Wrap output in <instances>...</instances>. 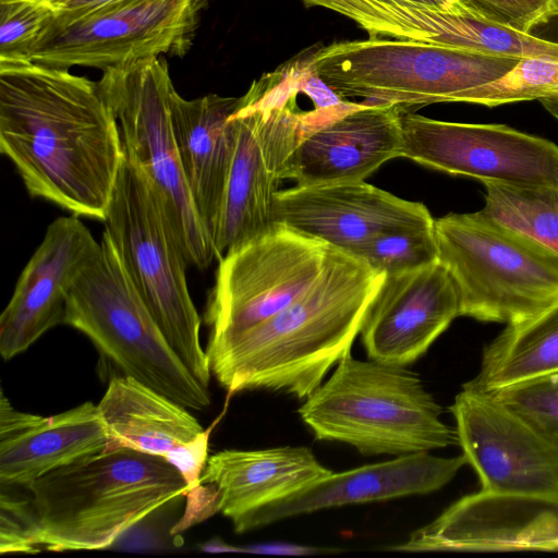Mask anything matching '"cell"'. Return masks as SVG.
<instances>
[{"instance_id": "obj_14", "label": "cell", "mask_w": 558, "mask_h": 558, "mask_svg": "<svg viewBox=\"0 0 558 558\" xmlns=\"http://www.w3.org/2000/svg\"><path fill=\"white\" fill-rule=\"evenodd\" d=\"M450 412L481 490L558 502V444L494 393L463 384Z\"/></svg>"}, {"instance_id": "obj_21", "label": "cell", "mask_w": 558, "mask_h": 558, "mask_svg": "<svg viewBox=\"0 0 558 558\" xmlns=\"http://www.w3.org/2000/svg\"><path fill=\"white\" fill-rule=\"evenodd\" d=\"M240 97L183 98L173 87L170 112L177 148L195 209L211 241L231 169Z\"/></svg>"}, {"instance_id": "obj_17", "label": "cell", "mask_w": 558, "mask_h": 558, "mask_svg": "<svg viewBox=\"0 0 558 558\" xmlns=\"http://www.w3.org/2000/svg\"><path fill=\"white\" fill-rule=\"evenodd\" d=\"M274 214L276 225L347 253L387 230L434 219L424 204L365 181L280 190Z\"/></svg>"}, {"instance_id": "obj_4", "label": "cell", "mask_w": 558, "mask_h": 558, "mask_svg": "<svg viewBox=\"0 0 558 558\" xmlns=\"http://www.w3.org/2000/svg\"><path fill=\"white\" fill-rule=\"evenodd\" d=\"M441 412L414 372L351 353L298 409L317 440L397 457L458 445Z\"/></svg>"}, {"instance_id": "obj_12", "label": "cell", "mask_w": 558, "mask_h": 558, "mask_svg": "<svg viewBox=\"0 0 558 558\" xmlns=\"http://www.w3.org/2000/svg\"><path fill=\"white\" fill-rule=\"evenodd\" d=\"M204 1L125 0L72 22L51 20L28 59L58 69L105 71L162 54L183 56Z\"/></svg>"}, {"instance_id": "obj_19", "label": "cell", "mask_w": 558, "mask_h": 558, "mask_svg": "<svg viewBox=\"0 0 558 558\" xmlns=\"http://www.w3.org/2000/svg\"><path fill=\"white\" fill-rule=\"evenodd\" d=\"M393 104L356 107L308 129L288 163L296 185L364 181L381 165L402 157L401 112Z\"/></svg>"}, {"instance_id": "obj_36", "label": "cell", "mask_w": 558, "mask_h": 558, "mask_svg": "<svg viewBox=\"0 0 558 558\" xmlns=\"http://www.w3.org/2000/svg\"><path fill=\"white\" fill-rule=\"evenodd\" d=\"M207 553H240V547L225 543L221 539H211L201 545Z\"/></svg>"}, {"instance_id": "obj_32", "label": "cell", "mask_w": 558, "mask_h": 558, "mask_svg": "<svg viewBox=\"0 0 558 558\" xmlns=\"http://www.w3.org/2000/svg\"><path fill=\"white\" fill-rule=\"evenodd\" d=\"M211 429L213 427L204 429L194 440L180 446L166 458V461L173 465L184 478L190 490L199 486L202 473L209 458L208 444Z\"/></svg>"}, {"instance_id": "obj_2", "label": "cell", "mask_w": 558, "mask_h": 558, "mask_svg": "<svg viewBox=\"0 0 558 558\" xmlns=\"http://www.w3.org/2000/svg\"><path fill=\"white\" fill-rule=\"evenodd\" d=\"M384 274L331 247L326 266L296 300L263 324L207 354L229 392L280 391L304 400L351 347Z\"/></svg>"}, {"instance_id": "obj_9", "label": "cell", "mask_w": 558, "mask_h": 558, "mask_svg": "<svg viewBox=\"0 0 558 558\" xmlns=\"http://www.w3.org/2000/svg\"><path fill=\"white\" fill-rule=\"evenodd\" d=\"M123 265L167 341L193 376L209 388L201 317L191 298L187 262L146 174L126 156L105 219Z\"/></svg>"}, {"instance_id": "obj_23", "label": "cell", "mask_w": 558, "mask_h": 558, "mask_svg": "<svg viewBox=\"0 0 558 558\" xmlns=\"http://www.w3.org/2000/svg\"><path fill=\"white\" fill-rule=\"evenodd\" d=\"M97 408L106 449L129 448L166 460L204 432L187 408L130 376H113Z\"/></svg>"}, {"instance_id": "obj_15", "label": "cell", "mask_w": 558, "mask_h": 558, "mask_svg": "<svg viewBox=\"0 0 558 558\" xmlns=\"http://www.w3.org/2000/svg\"><path fill=\"white\" fill-rule=\"evenodd\" d=\"M100 250L80 216L59 217L21 272L0 316V354L8 361L63 324L68 295Z\"/></svg>"}, {"instance_id": "obj_18", "label": "cell", "mask_w": 558, "mask_h": 558, "mask_svg": "<svg viewBox=\"0 0 558 558\" xmlns=\"http://www.w3.org/2000/svg\"><path fill=\"white\" fill-rule=\"evenodd\" d=\"M464 464L466 459L463 454L444 458L424 451L331 472L301 490L245 515L232 524L233 530L244 533L322 509L426 495L447 485Z\"/></svg>"}, {"instance_id": "obj_22", "label": "cell", "mask_w": 558, "mask_h": 558, "mask_svg": "<svg viewBox=\"0 0 558 558\" xmlns=\"http://www.w3.org/2000/svg\"><path fill=\"white\" fill-rule=\"evenodd\" d=\"M332 471L303 446L260 450L226 449L210 456L201 484L213 487L217 512L233 523L283 499Z\"/></svg>"}, {"instance_id": "obj_5", "label": "cell", "mask_w": 558, "mask_h": 558, "mask_svg": "<svg viewBox=\"0 0 558 558\" xmlns=\"http://www.w3.org/2000/svg\"><path fill=\"white\" fill-rule=\"evenodd\" d=\"M295 63L264 74L240 97L232 114L235 145L213 238L217 258L276 228L275 199L292 153L320 123L317 110L300 111Z\"/></svg>"}, {"instance_id": "obj_30", "label": "cell", "mask_w": 558, "mask_h": 558, "mask_svg": "<svg viewBox=\"0 0 558 558\" xmlns=\"http://www.w3.org/2000/svg\"><path fill=\"white\" fill-rule=\"evenodd\" d=\"M12 486L1 485L0 553L34 554L36 515L31 495L22 496Z\"/></svg>"}, {"instance_id": "obj_35", "label": "cell", "mask_w": 558, "mask_h": 558, "mask_svg": "<svg viewBox=\"0 0 558 558\" xmlns=\"http://www.w3.org/2000/svg\"><path fill=\"white\" fill-rule=\"evenodd\" d=\"M241 553L265 554V555H291L306 556L320 554V548L298 545L286 542L260 543L248 546H242Z\"/></svg>"}, {"instance_id": "obj_31", "label": "cell", "mask_w": 558, "mask_h": 558, "mask_svg": "<svg viewBox=\"0 0 558 558\" xmlns=\"http://www.w3.org/2000/svg\"><path fill=\"white\" fill-rule=\"evenodd\" d=\"M482 17L531 34L558 16V0H466Z\"/></svg>"}, {"instance_id": "obj_16", "label": "cell", "mask_w": 558, "mask_h": 558, "mask_svg": "<svg viewBox=\"0 0 558 558\" xmlns=\"http://www.w3.org/2000/svg\"><path fill=\"white\" fill-rule=\"evenodd\" d=\"M460 316L457 286L444 265L385 279L361 327L369 359L407 366L420 359Z\"/></svg>"}, {"instance_id": "obj_6", "label": "cell", "mask_w": 558, "mask_h": 558, "mask_svg": "<svg viewBox=\"0 0 558 558\" xmlns=\"http://www.w3.org/2000/svg\"><path fill=\"white\" fill-rule=\"evenodd\" d=\"M63 324L85 335L101 356L130 376L192 410L211 403L167 341L105 230L100 250L68 295Z\"/></svg>"}, {"instance_id": "obj_8", "label": "cell", "mask_w": 558, "mask_h": 558, "mask_svg": "<svg viewBox=\"0 0 558 558\" xmlns=\"http://www.w3.org/2000/svg\"><path fill=\"white\" fill-rule=\"evenodd\" d=\"M519 58L436 44L368 38L333 43L310 54L308 66L342 98L403 109L459 102L466 90L495 82Z\"/></svg>"}, {"instance_id": "obj_7", "label": "cell", "mask_w": 558, "mask_h": 558, "mask_svg": "<svg viewBox=\"0 0 558 558\" xmlns=\"http://www.w3.org/2000/svg\"><path fill=\"white\" fill-rule=\"evenodd\" d=\"M435 234L460 316L510 325L558 300V254L483 210L436 218Z\"/></svg>"}, {"instance_id": "obj_24", "label": "cell", "mask_w": 558, "mask_h": 558, "mask_svg": "<svg viewBox=\"0 0 558 558\" xmlns=\"http://www.w3.org/2000/svg\"><path fill=\"white\" fill-rule=\"evenodd\" d=\"M558 375V300L506 328L483 350L477 375L464 385L494 392Z\"/></svg>"}, {"instance_id": "obj_27", "label": "cell", "mask_w": 558, "mask_h": 558, "mask_svg": "<svg viewBox=\"0 0 558 558\" xmlns=\"http://www.w3.org/2000/svg\"><path fill=\"white\" fill-rule=\"evenodd\" d=\"M558 97V60L522 58L501 78L463 93L459 102L487 107Z\"/></svg>"}, {"instance_id": "obj_1", "label": "cell", "mask_w": 558, "mask_h": 558, "mask_svg": "<svg viewBox=\"0 0 558 558\" xmlns=\"http://www.w3.org/2000/svg\"><path fill=\"white\" fill-rule=\"evenodd\" d=\"M0 150L32 197L105 221L125 150L98 82L0 61Z\"/></svg>"}, {"instance_id": "obj_11", "label": "cell", "mask_w": 558, "mask_h": 558, "mask_svg": "<svg viewBox=\"0 0 558 558\" xmlns=\"http://www.w3.org/2000/svg\"><path fill=\"white\" fill-rule=\"evenodd\" d=\"M331 246L277 225L219 259L205 310L209 354L263 324L303 294L323 272Z\"/></svg>"}, {"instance_id": "obj_33", "label": "cell", "mask_w": 558, "mask_h": 558, "mask_svg": "<svg viewBox=\"0 0 558 558\" xmlns=\"http://www.w3.org/2000/svg\"><path fill=\"white\" fill-rule=\"evenodd\" d=\"M305 7L326 8L335 1H364L372 3H420L439 11L468 16L482 17L466 0H300ZM484 19V17H483Z\"/></svg>"}, {"instance_id": "obj_13", "label": "cell", "mask_w": 558, "mask_h": 558, "mask_svg": "<svg viewBox=\"0 0 558 558\" xmlns=\"http://www.w3.org/2000/svg\"><path fill=\"white\" fill-rule=\"evenodd\" d=\"M402 157L483 183L558 187V145L505 124L447 122L404 109Z\"/></svg>"}, {"instance_id": "obj_10", "label": "cell", "mask_w": 558, "mask_h": 558, "mask_svg": "<svg viewBox=\"0 0 558 558\" xmlns=\"http://www.w3.org/2000/svg\"><path fill=\"white\" fill-rule=\"evenodd\" d=\"M97 82L118 121L125 156L149 180L187 264L207 268L216 255L181 166L170 112L174 86L167 61L155 57L109 68Z\"/></svg>"}, {"instance_id": "obj_25", "label": "cell", "mask_w": 558, "mask_h": 558, "mask_svg": "<svg viewBox=\"0 0 558 558\" xmlns=\"http://www.w3.org/2000/svg\"><path fill=\"white\" fill-rule=\"evenodd\" d=\"M483 211L558 254V187L484 183Z\"/></svg>"}, {"instance_id": "obj_37", "label": "cell", "mask_w": 558, "mask_h": 558, "mask_svg": "<svg viewBox=\"0 0 558 558\" xmlns=\"http://www.w3.org/2000/svg\"><path fill=\"white\" fill-rule=\"evenodd\" d=\"M543 107L558 120V97L541 99Z\"/></svg>"}, {"instance_id": "obj_3", "label": "cell", "mask_w": 558, "mask_h": 558, "mask_svg": "<svg viewBox=\"0 0 558 558\" xmlns=\"http://www.w3.org/2000/svg\"><path fill=\"white\" fill-rule=\"evenodd\" d=\"M25 489L36 515L37 553L111 547L153 512L190 490L163 458L129 448L85 457Z\"/></svg>"}, {"instance_id": "obj_20", "label": "cell", "mask_w": 558, "mask_h": 558, "mask_svg": "<svg viewBox=\"0 0 558 558\" xmlns=\"http://www.w3.org/2000/svg\"><path fill=\"white\" fill-rule=\"evenodd\" d=\"M107 442L90 401L40 416L15 410L1 391L0 485L25 489L53 470L105 450Z\"/></svg>"}, {"instance_id": "obj_26", "label": "cell", "mask_w": 558, "mask_h": 558, "mask_svg": "<svg viewBox=\"0 0 558 558\" xmlns=\"http://www.w3.org/2000/svg\"><path fill=\"white\" fill-rule=\"evenodd\" d=\"M349 254L385 276L429 266L438 262L435 218L381 232Z\"/></svg>"}, {"instance_id": "obj_28", "label": "cell", "mask_w": 558, "mask_h": 558, "mask_svg": "<svg viewBox=\"0 0 558 558\" xmlns=\"http://www.w3.org/2000/svg\"><path fill=\"white\" fill-rule=\"evenodd\" d=\"M54 13L38 0H0V61L28 59Z\"/></svg>"}, {"instance_id": "obj_29", "label": "cell", "mask_w": 558, "mask_h": 558, "mask_svg": "<svg viewBox=\"0 0 558 558\" xmlns=\"http://www.w3.org/2000/svg\"><path fill=\"white\" fill-rule=\"evenodd\" d=\"M492 393L558 444V375L532 379Z\"/></svg>"}, {"instance_id": "obj_38", "label": "cell", "mask_w": 558, "mask_h": 558, "mask_svg": "<svg viewBox=\"0 0 558 558\" xmlns=\"http://www.w3.org/2000/svg\"><path fill=\"white\" fill-rule=\"evenodd\" d=\"M38 1H41V2H45V3H48L50 5H52L54 8V4L57 2H59L60 0H38Z\"/></svg>"}, {"instance_id": "obj_34", "label": "cell", "mask_w": 558, "mask_h": 558, "mask_svg": "<svg viewBox=\"0 0 558 558\" xmlns=\"http://www.w3.org/2000/svg\"><path fill=\"white\" fill-rule=\"evenodd\" d=\"M125 0H60L54 4L56 23H68Z\"/></svg>"}]
</instances>
